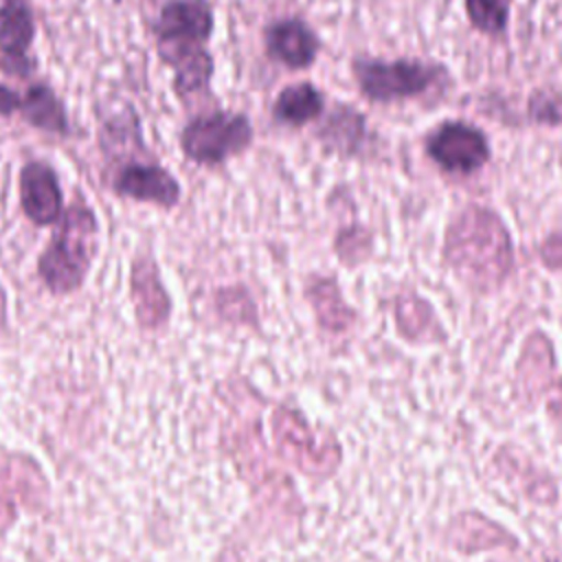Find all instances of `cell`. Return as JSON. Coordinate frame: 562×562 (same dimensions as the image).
Instances as JSON below:
<instances>
[{
  "label": "cell",
  "instance_id": "cell-1",
  "mask_svg": "<svg viewBox=\"0 0 562 562\" xmlns=\"http://www.w3.org/2000/svg\"><path fill=\"white\" fill-rule=\"evenodd\" d=\"M443 259L470 288L496 290L514 266L509 231L492 209L470 204L446 231Z\"/></svg>",
  "mask_w": 562,
  "mask_h": 562
},
{
  "label": "cell",
  "instance_id": "cell-2",
  "mask_svg": "<svg viewBox=\"0 0 562 562\" xmlns=\"http://www.w3.org/2000/svg\"><path fill=\"white\" fill-rule=\"evenodd\" d=\"M213 33L209 0H167L156 18V53L173 70L180 88H200L213 77L206 42Z\"/></svg>",
  "mask_w": 562,
  "mask_h": 562
},
{
  "label": "cell",
  "instance_id": "cell-3",
  "mask_svg": "<svg viewBox=\"0 0 562 562\" xmlns=\"http://www.w3.org/2000/svg\"><path fill=\"white\" fill-rule=\"evenodd\" d=\"M99 222L94 211L83 204H70L53 228V237L37 257V277L53 294L77 292L97 257Z\"/></svg>",
  "mask_w": 562,
  "mask_h": 562
},
{
  "label": "cell",
  "instance_id": "cell-4",
  "mask_svg": "<svg viewBox=\"0 0 562 562\" xmlns=\"http://www.w3.org/2000/svg\"><path fill=\"white\" fill-rule=\"evenodd\" d=\"M270 426L281 457L305 476H329L338 470L342 459L338 441L331 435H316L296 408L279 406Z\"/></svg>",
  "mask_w": 562,
  "mask_h": 562
},
{
  "label": "cell",
  "instance_id": "cell-5",
  "mask_svg": "<svg viewBox=\"0 0 562 562\" xmlns=\"http://www.w3.org/2000/svg\"><path fill=\"white\" fill-rule=\"evenodd\" d=\"M252 143V125L239 112H211L191 119L180 132V149L195 165H220Z\"/></svg>",
  "mask_w": 562,
  "mask_h": 562
},
{
  "label": "cell",
  "instance_id": "cell-6",
  "mask_svg": "<svg viewBox=\"0 0 562 562\" xmlns=\"http://www.w3.org/2000/svg\"><path fill=\"white\" fill-rule=\"evenodd\" d=\"M353 77L362 94L371 101L408 99L426 92L430 86L446 77V70L437 64H424L419 59H371L356 57L351 61Z\"/></svg>",
  "mask_w": 562,
  "mask_h": 562
},
{
  "label": "cell",
  "instance_id": "cell-7",
  "mask_svg": "<svg viewBox=\"0 0 562 562\" xmlns=\"http://www.w3.org/2000/svg\"><path fill=\"white\" fill-rule=\"evenodd\" d=\"M426 154L450 173H474L490 160L485 134L463 121H446L426 138Z\"/></svg>",
  "mask_w": 562,
  "mask_h": 562
},
{
  "label": "cell",
  "instance_id": "cell-8",
  "mask_svg": "<svg viewBox=\"0 0 562 562\" xmlns=\"http://www.w3.org/2000/svg\"><path fill=\"white\" fill-rule=\"evenodd\" d=\"M119 198L149 202L160 209H173L180 202V182L158 162L127 160L119 165L110 180Z\"/></svg>",
  "mask_w": 562,
  "mask_h": 562
},
{
  "label": "cell",
  "instance_id": "cell-9",
  "mask_svg": "<svg viewBox=\"0 0 562 562\" xmlns=\"http://www.w3.org/2000/svg\"><path fill=\"white\" fill-rule=\"evenodd\" d=\"M20 206L35 226H55L64 213V193L55 169L44 160H29L18 176Z\"/></svg>",
  "mask_w": 562,
  "mask_h": 562
},
{
  "label": "cell",
  "instance_id": "cell-10",
  "mask_svg": "<svg viewBox=\"0 0 562 562\" xmlns=\"http://www.w3.org/2000/svg\"><path fill=\"white\" fill-rule=\"evenodd\" d=\"M130 296L140 327L158 329L171 316V296L151 252H138L130 266Z\"/></svg>",
  "mask_w": 562,
  "mask_h": 562
},
{
  "label": "cell",
  "instance_id": "cell-11",
  "mask_svg": "<svg viewBox=\"0 0 562 562\" xmlns=\"http://www.w3.org/2000/svg\"><path fill=\"white\" fill-rule=\"evenodd\" d=\"M35 40V18L26 0H0V64L11 75L33 70L31 46Z\"/></svg>",
  "mask_w": 562,
  "mask_h": 562
},
{
  "label": "cell",
  "instance_id": "cell-12",
  "mask_svg": "<svg viewBox=\"0 0 562 562\" xmlns=\"http://www.w3.org/2000/svg\"><path fill=\"white\" fill-rule=\"evenodd\" d=\"M318 48L321 42L314 35V31L296 18L277 20L266 29L268 55L288 68L310 66L316 59Z\"/></svg>",
  "mask_w": 562,
  "mask_h": 562
},
{
  "label": "cell",
  "instance_id": "cell-13",
  "mask_svg": "<svg viewBox=\"0 0 562 562\" xmlns=\"http://www.w3.org/2000/svg\"><path fill=\"white\" fill-rule=\"evenodd\" d=\"M18 112L31 127L42 130L46 134L66 136L70 130L61 99L46 83L29 86L26 92L22 94Z\"/></svg>",
  "mask_w": 562,
  "mask_h": 562
},
{
  "label": "cell",
  "instance_id": "cell-14",
  "mask_svg": "<svg viewBox=\"0 0 562 562\" xmlns=\"http://www.w3.org/2000/svg\"><path fill=\"white\" fill-rule=\"evenodd\" d=\"M305 296L312 303L321 327L329 331H342L356 318L353 310L345 303L338 285L331 279H312Z\"/></svg>",
  "mask_w": 562,
  "mask_h": 562
},
{
  "label": "cell",
  "instance_id": "cell-15",
  "mask_svg": "<svg viewBox=\"0 0 562 562\" xmlns=\"http://www.w3.org/2000/svg\"><path fill=\"white\" fill-rule=\"evenodd\" d=\"M323 94L316 86L303 81L283 88L272 105V114L277 121L288 125H303L314 121L323 112Z\"/></svg>",
  "mask_w": 562,
  "mask_h": 562
},
{
  "label": "cell",
  "instance_id": "cell-16",
  "mask_svg": "<svg viewBox=\"0 0 562 562\" xmlns=\"http://www.w3.org/2000/svg\"><path fill=\"white\" fill-rule=\"evenodd\" d=\"M364 136V119L347 108V105H338L334 110V114L329 116L327 125H323L321 130V138L327 147H336L340 151H353L358 149L360 140Z\"/></svg>",
  "mask_w": 562,
  "mask_h": 562
},
{
  "label": "cell",
  "instance_id": "cell-17",
  "mask_svg": "<svg viewBox=\"0 0 562 562\" xmlns=\"http://www.w3.org/2000/svg\"><path fill=\"white\" fill-rule=\"evenodd\" d=\"M395 318H397V327L406 338H422L428 334L430 323H435L432 318V310L428 303H424L419 296H406L397 301L395 307Z\"/></svg>",
  "mask_w": 562,
  "mask_h": 562
},
{
  "label": "cell",
  "instance_id": "cell-18",
  "mask_svg": "<svg viewBox=\"0 0 562 562\" xmlns=\"http://www.w3.org/2000/svg\"><path fill=\"white\" fill-rule=\"evenodd\" d=\"M468 20L485 35H501L507 26V0H465Z\"/></svg>",
  "mask_w": 562,
  "mask_h": 562
},
{
  "label": "cell",
  "instance_id": "cell-19",
  "mask_svg": "<svg viewBox=\"0 0 562 562\" xmlns=\"http://www.w3.org/2000/svg\"><path fill=\"white\" fill-rule=\"evenodd\" d=\"M540 257L547 268L551 270H562V233H553L542 246H540Z\"/></svg>",
  "mask_w": 562,
  "mask_h": 562
},
{
  "label": "cell",
  "instance_id": "cell-20",
  "mask_svg": "<svg viewBox=\"0 0 562 562\" xmlns=\"http://www.w3.org/2000/svg\"><path fill=\"white\" fill-rule=\"evenodd\" d=\"M22 94L15 92L11 86L0 83V116H13L20 110Z\"/></svg>",
  "mask_w": 562,
  "mask_h": 562
},
{
  "label": "cell",
  "instance_id": "cell-21",
  "mask_svg": "<svg viewBox=\"0 0 562 562\" xmlns=\"http://www.w3.org/2000/svg\"><path fill=\"white\" fill-rule=\"evenodd\" d=\"M531 110H533V116L538 119V121H549V123H560V119L555 116L558 114V110H555V105L551 103V101H547L544 97H536L533 101H531Z\"/></svg>",
  "mask_w": 562,
  "mask_h": 562
},
{
  "label": "cell",
  "instance_id": "cell-22",
  "mask_svg": "<svg viewBox=\"0 0 562 562\" xmlns=\"http://www.w3.org/2000/svg\"><path fill=\"white\" fill-rule=\"evenodd\" d=\"M549 413L558 424H562V378L553 386V395L549 400Z\"/></svg>",
  "mask_w": 562,
  "mask_h": 562
},
{
  "label": "cell",
  "instance_id": "cell-23",
  "mask_svg": "<svg viewBox=\"0 0 562 562\" xmlns=\"http://www.w3.org/2000/svg\"><path fill=\"white\" fill-rule=\"evenodd\" d=\"M7 321V292H4V288H2V283H0V325Z\"/></svg>",
  "mask_w": 562,
  "mask_h": 562
}]
</instances>
